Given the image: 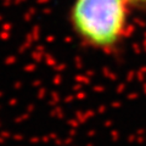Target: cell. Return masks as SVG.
<instances>
[{"label": "cell", "mask_w": 146, "mask_h": 146, "mask_svg": "<svg viewBox=\"0 0 146 146\" xmlns=\"http://www.w3.org/2000/svg\"><path fill=\"white\" fill-rule=\"evenodd\" d=\"M128 4H133V5L139 6H146V0H127Z\"/></svg>", "instance_id": "cell-2"}, {"label": "cell", "mask_w": 146, "mask_h": 146, "mask_svg": "<svg viewBox=\"0 0 146 146\" xmlns=\"http://www.w3.org/2000/svg\"><path fill=\"white\" fill-rule=\"evenodd\" d=\"M127 0H73L70 25L90 49L110 51L124 39L128 29Z\"/></svg>", "instance_id": "cell-1"}]
</instances>
